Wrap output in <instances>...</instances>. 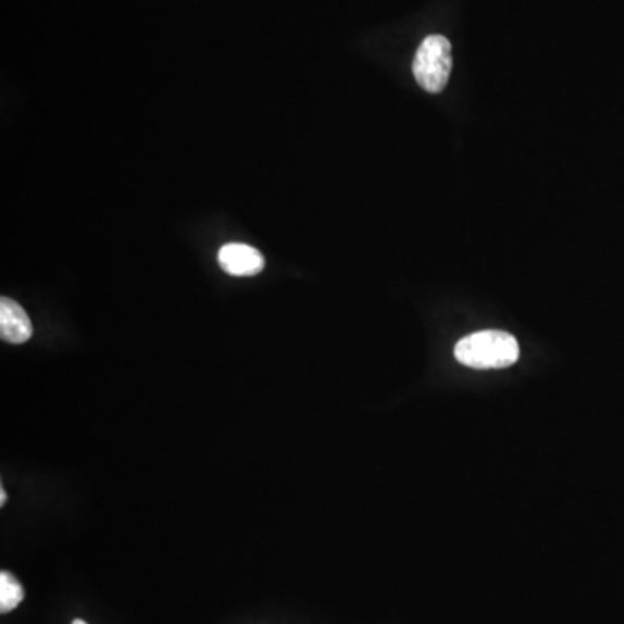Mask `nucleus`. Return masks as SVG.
<instances>
[{"label":"nucleus","mask_w":624,"mask_h":624,"mask_svg":"<svg viewBox=\"0 0 624 624\" xmlns=\"http://www.w3.org/2000/svg\"><path fill=\"white\" fill-rule=\"evenodd\" d=\"M5 501H8V495H5V489L0 488V504H2V507H4Z\"/></svg>","instance_id":"6"},{"label":"nucleus","mask_w":624,"mask_h":624,"mask_svg":"<svg viewBox=\"0 0 624 624\" xmlns=\"http://www.w3.org/2000/svg\"><path fill=\"white\" fill-rule=\"evenodd\" d=\"M72 624H87L84 620H75Z\"/></svg>","instance_id":"7"},{"label":"nucleus","mask_w":624,"mask_h":624,"mask_svg":"<svg viewBox=\"0 0 624 624\" xmlns=\"http://www.w3.org/2000/svg\"><path fill=\"white\" fill-rule=\"evenodd\" d=\"M34 335L30 317L16 300L0 299V337L4 342L25 344Z\"/></svg>","instance_id":"4"},{"label":"nucleus","mask_w":624,"mask_h":624,"mask_svg":"<svg viewBox=\"0 0 624 624\" xmlns=\"http://www.w3.org/2000/svg\"><path fill=\"white\" fill-rule=\"evenodd\" d=\"M453 68L451 43L442 35H428L416 51L413 73L422 89L439 95L448 86Z\"/></svg>","instance_id":"2"},{"label":"nucleus","mask_w":624,"mask_h":624,"mask_svg":"<svg viewBox=\"0 0 624 624\" xmlns=\"http://www.w3.org/2000/svg\"><path fill=\"white\" fill-rule=\"evenodd\" d=\"M25 599V590L22 583L17 582L14 574L2 571L0 573V612L8 614L14 611Z\"/></svg>","instance_id":"5"},{"label":"nucleus","mask_w":624,"mask_h":624,"mask_svg":"<svg viewBox=\"0 0 624 624\" xmlns=\"http://www.w3.org/2000/svg\"><path fill=\"white\" fill-rule=\"evenodd\" d=\"M219 265L232 276H255L264 270V255L250 245L227 244L219 250Z\"/></svg>","instance_id":"3"},{"label":"nucleus","mask_w":624,"mask_h":624,"mask_svg":"<svg viewBox=\"0 0 624 624\" xmlns=\"http://www.w3.org/2000/svg\"><path fill=\"white\" fill-rule=\"evenodd\" d=\"M519 354L517 338L500 329L469 335L454 347L458 363L475 370L507 369L517 363Z\"/></svg>","instance_id":"1"}]
</instances>
